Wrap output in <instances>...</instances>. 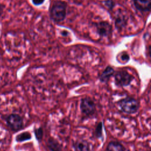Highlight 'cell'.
I'll list each match as a JSON object with an SVG mask.
<instances>
[{
  "mask_svg": "<svg viewBox=\"0 0 151 151\" xmlns=\"http://www.w3.org/2000/svg\"><path fill=\"white\" fill-rule=\"evenodd\" d=\"M67 4L61 1H55L52 5L50 10L51 18L57 22L63 21L66 16Z\"/></svg>",
  "mask_w": 151,
  "mask_h": 151,
  "instance_id": "obj_1",
  "label": "cell"
},
{
  "mask_svg": "<svg viewBox=\"0 0 151 151\" xmlns=\"http://www.w3.org/2000/svg\"><path fill=\"white\" fill-rule=\"evenodd\" d=\"M118 105L123 112L129 114L136 113L139 107L138 101L132 97L122 99L118 102Z\"/></svg>",
  "mask_w": 151,
  "mask_h": 151,
  "instance_id": "obj_2",
  "label": "cell"
},
{
  "mask_svg": "<svg viewBox=\"0 0 151 151\" xmlns=\"http://www.w3.org/2000/svg\"><path fill=\"white\" fill-rule=\"evenodd\" d=\"M132 80V76L125 70L118 71L114 74V81L117 86H127L131 83Z\"/></svg>",
  "mask_w": 151,
  "mask_h": 151,
  "instance_id": "obj_3",
  "label": "cell"
},
{
  "mask_svg": "<svg viewBox=\"0 0 151 151\" xmlns=\"http://www.w3.org/2000/svg\"><path fill=\"white\" fill-rule=\"evenodd\" d=\"M97 32L101 37H109L112 33L111 25L106 21H100L95 23Z\"/></svg>",
  "mask_w": 151,
  "mask_h": 151,
  "instance_id": "obj_4",
  "label": "cell"
},
{
  "mask_svg": "<svg viewBox=\"0 0 151 151\" xmlns=\"http://www.w3.org/2000/svg\"><path fill=\"white\" fill-rule=\"evenodd\" d=\"M80 108L82 112L86 115L93 114L96 110V106L92 100L88 98H84L81 100Z\"/></svg>",
  "mask_w": 151,
  "mask_h": 151,
  "instance_id": "obj_5",
  "label": "cell"
},
{
  "mask_svg": "<svg viewBox=\"0 0 151 151\" xmlns=\"http://www.w3.org/2000/svg\"><path fill=\"white\" fill-rule=\"evenodd\" d=\"M7 122L9 126L13 130H18L22 127V120L17 114L10 115L7 119Z\"/></svg>",
  "mask_w": 151,
  "mask_h": 151,
  "instance_id": "obj_6",
  "label": "cell"
},
{
  "mask_svg": "<svg viewBox=\"0 0 151 151\" xmlns=\"http://www.w3.org/2000/svg\"><path fill=\"white\" fill-rule=\"evenodd\" d=\"M136 9L140 11H149L150 9L151 0H133Z\"/></svg>",
  "mask_w": 151,
  "mask_h": 151,
  "instance_id": "obj_7",
  "label": "cell"
},
{
  "mask_svg": "<svg viewBox=\"0 0 151 151\" xmlns=\"http://www.w3.org/2000/svg\"><path fill=\"white\" fill-rule=\"evenodd\" d=\"M114 74V70L110 66H107L103 73L99 76V80L103 83L107 82L110 78Z\"/></svg>",
  "mask_w": 151,
  "mask_h": 151,
  "instance_id": "obj_8",
  "label": "cell"
},
{
  "mask_svg": "<svg viewBox=\"0 0 151 151\" xmlns=\"http://www.w3.org/2000/svg\"><path fill=\"white\" fill-rule=\"evenodd\" d=\"M75 151H90L88 142L84 140H79L74 145Z\"/></svg>",
  "mask_w": 151,
  "mask_h": 151,
  "instance_id": "obj_9",
  "label": "cell"
},
{
  "mask_svg": "<svg viewBox=\"0 0 151 151\" xmlns=\"http://www.w3.org/2000/svg\"><path fill=\"white\" fill-rule=\"evenodd\" d=\"M126 23L127 19H126L125 17L122 13L117 14L115 19L116 27L117 29H120L126 25Z\"/></svg>",
  "mask_w": 151,
  "mask_h": 151,
  "instance_id": "obj_10",
  "label": "cell"
},
{
  "mask_svg": "<svg viewBox=\"0 0 151 151\" xmlns=\"http://www.w3.org/2000/svg\"><path fill=\"white\" fill-rule=\"evenodd\" d=\"M107 151H125L124 146L117 142H111L107 147Z\"/></svg>",
  "mask_w": 151,
  "mask_h": 151,
  "instance_id": "obj_11",
  "label": "cell"
},
{
  "mask_svg": "<svg viewBox=\"0 0 151 151\" xmlns=\"http://www.w3.org/2000/svg\"><path fill=\"white\" fill-rule=\"evenodd\" d=\"M48 147L51 151H61L60 145L52 139H50L48 140Z\"/></svg>",
  "mask_w": 151,
  "mask_h": 151,
  "instance_id": "obj_12",
  "label": "cell"
},
{
  "mask_svg": "<svg viewBox=\"0 0 151 151\" xmlns=\"http://www.w3.org/2000/svg\"><path fill=\"white\" fill-rule=\"evenodd\" d=\"M30 138H31V135L28 133H24L21 134L20 135L17 136V140L19 141L25 140L29 139Z\"/></svg>",
  "mask_w": 151,
  "mask_h": 151,
  "instance_id": "obj_13",
  "label": "cell"
},
{
  "mask_svg": "<svg viewBox=\"0 0 151 151\" xmlns=\"http://www.w3.org/2000/svg\"><path fill=\"white\" fill-rule=\"evenodd\" d=\"M103 3L109 9H112L115 6V2L113 0H106L103 2Z\"/></svg>",
  "mask_w": 151,
  "mask_h": 151,
  "instance_id": "obj_14",
  "label": "cell"
},
{
  "mask_svg": "<svg viewBox=\"0 0 151 151\" xmlns=\"http://www.w3.org/2000/svg\"><path fill=\"white\" fill-rule=\"evenodd\" d=\"M35 136H36L37 139H38L39 140H41L42 136V131L41 129L40 128V129L35 130Z\"/></svg>",
  "mask_w": 151,
  "mask_h": 151,
  "instance_id": "obj_15",
  "label": "cell"
},
{
  "mask_svg": "<svg viewBox=\"0 0 151 151\" xmlns=\"http://www.w3.org/2000/svg\"><path fill=\"white\" fill-rule=\"evenodd\" d=\"M102 132V123H100L98 124V126L97 127L96 129V134L97 136H100L101 135V133Z\"/></svg>",
  "mask_w": 151,
  "mask_h": 151,
  "instance_id": "obj_16",
  "label": "cell"
},
{
  "mask_svg": "<svg viewBox=\"0 0 151 151\" xmlns=\"http://www.w3.org/2000/svg\"><path fill=\"white\" fill-rule=\"evenodd\" d=\"M121 58H122V60H123V62H126V61H127L129 60V55H128L127 54H123V55L122 56Z\"/></svg>",
  "mask_w": 151,
  "mask_h": 151,
  "instance_id": "obj_17",
  "label": "cell"
},
{
  "mask_svg": "<svg viewBox=\"0 0 151 151\" xmlns=\"http://www.w3.org/2000/svg\"><path fill=\"white\" fill-rule=\"evenodd\" d=\"M45 0H32V3L35 5H40L42 4Z\"/></svg>",
  "mask_w": 151,
  "mask_h": 151,
  "instance_id": "obj_18",
  "label": "cell"
}]
</instances>
